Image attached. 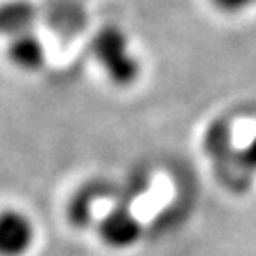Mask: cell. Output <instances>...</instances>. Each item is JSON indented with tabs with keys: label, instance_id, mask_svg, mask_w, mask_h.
Here are the masks:
<instances>
[{
	"label": "cell",
	"instance_id": "4",
	"mask_svg": "<svg viewBox=\"0 0 256 256\" xmlns=\"http://www.w3.org/2000/svg\"><path fill=\"white\" fill-rule=\"evenodd\" d=\"M8 59L21 70L34 72L46 64L48 52L44 42L36 36L34 30H28L23 34L10 38L8 48H6Z\"/></svg>",
	"mask_w": 256,
	"mask_h": 256
},
{
	"label": "cell",
	"instance_id": "1",
	"mask_svg": "<svg viewBox=\"0 0 256 256\" xmlns=\"http://www.w3.org/2000/svg\"><path fill=\"white\" fill-rule=\"evenodd\" d=\"M92 55L112 84L128 88L137 82L140 63L131 52L128 34L116 25L99 28L92 38Z\"/></svg>",
	"mask_w": 256,
	"mask_h": 256
},
{
	"label": "cell",
	"instance_id": "5",
	"mask_svg": "<svg viewBox=\"0 0 256 256\" xmlns=\"http://www.w3.org/2000/svg\"><path fill=\"white\" fill-rule=\"evenodd\" d=\"M40 12L30 0H8L0 4V36L10 38L34 30Z\"/></svg>",
	"mask_w": 256,
	"mask_h": 256
},
{
	"label": "cell",
	"instance_id": "3",
	"mask_svg": "<svg viewBox=\"0 0 256 256\" xmlns=\"http://www.w3.org/2000/svg\"><path fill=\"white\" fill-rule=\"evenodd\" d=\"M101 241L110 248H129L142 236V226L135 214L126 207H116L99 222Z\"/></svg>",
	"mask_w": 256,
	"mask_h": 256
},
{
	"label": "cell",
	"instance_id": "8",
	"mask_svg": "<svg viewBox=\"0 0 256 256\" xmlns=\"http://www.w3.org/2000/svg\"><path fill=\"white\" fill-rule=\"evenodd\" d=\"M245 162L256 171V135L252 137V140L248 142L247 150H245Z\"/></svg>",
	"mask_w": 256,
	"mask_h": 256
},
{
	"label": "cell",
	"instance_id": "7",
	"mask_svg": "<svg viewBox=\"0 0 256 256\" xmlns=\"http://www.w3.org/2000/svg\"><path fill=\"white\" fill-rule=\"evenodd\" d=\"M210 2L220 12H226V14H241L256 4V0H210Z\"/></svg>",
	"mask_w": 256,
	"mask_h": 256
},
{
	"label": "cell",
	"instance_id": "2",
	"mask_svg": "<svg viewBox=\"0 0 256 256\" xmlns=\"http://www.w3.org/2000/svg\"><path fill=\"white\" fill-rule=\"evenodd\" d=\"M34 239V224L27 214L19 210L0 212V256H25Z\"/></svg>",
	"mask_w": 256,
	"mask_h": 256
},
{
	"label": "cell",
	"instance_id": "6",
	"mask_svg": "<svg viewBox=\"0 0 256 256\" xmlns=\"http://www.w3.org/2000/svg\"><path fill=\"white\" fill-rule=\"evenodd\" d=\"M50 23L52 28H66L70 34L78 32L86 23L84 10L74 0H52L50 2Z\"/></svg>",
	"mask_w": 256,
	"mask_h": 256
}]
</instances>
